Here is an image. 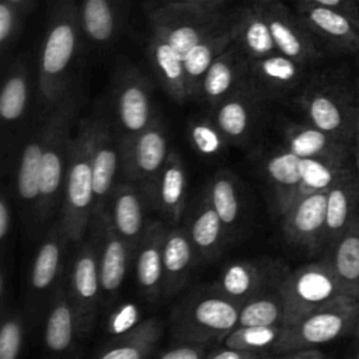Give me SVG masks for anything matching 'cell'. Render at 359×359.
Listing matches in <instances>:
<instances>
[{
  "instance_id": "cell-1",
  "label": "cell",
  "mask_w": 359,
  "mask_h": 359,
  "mask_svg": "<svg viewBox=\"0 0 359 359\" xmlns=\"http://www.w3.org/2000/svg\"><path fill=\"white\" fill-rule=\"evenodd\" d=\"M83 39L86 38L77 0H49L36 76L38 105L42 116L76 84L72 76Z\"/></svg>"
},
{
  "instance_id": "cell-2",
  "label": "cell",
  "mask_w": 359,
  "mask_h": 359,
  "mask_svg": "<svg viewBox=\"0 0 359 359\" xmlns=\"http://www.w3.org/2000/svg\"><path fill=\"white\" fill-rule=\"evenodd\" d=\"M84 104V97L77 84H74L62 100L43 115L46 135L45 149L41 165L39 196L34 215V224L31 234L36 236L43 224L52 217L57 202L60 201L62 185L74 135L79 122L80 111Z\"/></svg>"
},
{
  "instance_id": "cell-3",
  "label": "cell",
  "mask_w": 359,
  "mask_h": 359,
  "mask_svg": "<svg viewBox=\"0 0 359 359\" xmlns=\"http://www.w3.org/2000/svg\"><path fill=\"white\" fill-rule=\"evenodd\" d=\"M94 114L81 116L76 125L65 184L60 222L72 244H80L93 222V146Z\"/></svg>"
},
{
  "instance_id": "cell-4",
  "label": "cell",
  "mask_w": 359,
  "mask_h": 359,
  "mask_svg": "<svg viewBox=\"0 0 359 359\" xmlns=\"http://www.w3.org/2000/svg\"><path fill=\"white\" fill-rule=\"evenodd\" d=\"M241 306L215 286L198 287L184 296L171 310V341L220 344L238 324Z\"/></svg>"
},
{
  "instance_id": "cell-5",
  "label": "cell",
  "mask_w": 359,
  "mask_h": 359,
  "mask_svg": "<svg viewBox=\"0 0 359 359\" xmlns=\"http://www.w3.org/2000/svg\"><path fill=\"white\" fill-rule=\"evenodd\" d=\"M144 13L150 31L164 38L182 59L202 39L233 24V15L216 4L149 0Z\"/></svg>"
},
{
  "instance_id": "cell-6",
  "label": "cell",
  "mask_w": 359,
  "mask_h": 359,
  "mask_svg": "<svg viewBox=\"0 0 359 359\" xmlns=\"http://www.w3.org/2000/svg\"><path fill=\"white\" fill-rule=\"evenodd\" d=\"M294 101L311 125L349 143L359 100L344 76L335 72L313 74Z\"/></svg>"
},
{
  "instance_id": "cell-7",
  "label": "cell",
  "mask_w": 359,
  "mask_h": 359,
  "mask_svg": "<svg viewBox=\"0 0 359 359\" xmlns=\"http://www.w3.org/2000/svg\"><path fill=\"white\" fill-rule=\"evenodd\" d=\"M358 317L359 303L349 296L338 297L286 323L271 349V356L280 358L299 348L320 346L349 335Z\"/></svg>"
},
{
  "instance_id": "cell-8",
  "label": "cell",
  "mask_w": 359,
  "mask_h": 359,
  "mask_svg": "<svg viewBox=\"0 0 359 359\" xmlns=\"http://www.w3.org/2000/svg\"><path fill=\"white\" fill-rule=\"evenodd\" d=\"M121 167L128 181L139 185L144 198L154 206L160 174L170 154L164 125L158 116L126 139H119Z\"/></svg>"
},
{
  "instance_id": "cell-9",
  "label": "cell",
  "mask_w": 359,
  "mask_h": 359,
  "mask_svg": "<svg viewBox=\"0 0 359 359\" xmlns=\"http://www.w3.org/2000/svg\"><path fill=\"white\" fill-rule=\"evenodd\" d=\"M153 87L137 66L119 57L112 74L111 98L119 139L133 136L157 116L153 109Z\"/></svg>"
},
{
  "instance_id": "cell-10",
  "label": "cell",
  "mask_w": 359,
  "mask_h": 359,
  "mask_svg": "<svg viewBox=\"0 0 359 359\" xmlns=\"http://www.w3.org/2000/svg\"><path fill=\"white\" fill-rule=\"evenodd\" d=\"M279 292L286 307L285 324L338 297L348 296L325 258L289 271L279 285Z\"/></svg>"
},
{
  "instance_id": "cell-11",
  "label": "cell",
  "mask_w": 359,
  "mask_h": 359,
  "mask_svg": "<svg viewBox=\"0 0 359 359\" xmlns=\"http://www.w3.org/2000/svg\"><path fill=\"white\" fill-rule=\"evenodd\" d=\"M67 243H70L67 234L57 219L45 233L29 271L25 309L31 324L39 320L43 307L49 306L53 292L65 276Z\"/></svg>"
},
{
  "instance_id": "cell-12",
  "label": "cell",
  "mask_w": 359,
  "mask_h": 359,
  "mask_svg": "<svg viewBox=\"0 0 359 359\" xmlns=\"http://www.w3.org/2000/svg\"><path fill=\"white\" fill-rule=\"evenodd\" d=\"M67 290L76 316L79 337L87 338L94 330L102 297L98 250L94 237L81 244L77 251L67 278Z\"/></svg>"
},
{
  "instance_id": "cell-13",
  "label": "cell",
  "mask_w": 359,
  "mask_h": 359,
  "mask_svg": "<svg viewBox=\"0 0 359 359\" xmlns=\"http://www.w3.org/2000/svg\"><path fill=\"white\" fill-rule=\"evenodd\" d=\"M262 6L272 38L282 55L304 66H311L324 57V46L297 13L289 10L280 0L266 1Z\"/></svg>"
},
{
  "instance_id": "cell-14",
  "label": "cell",
  "mask_w": 359,
  "mask_h": 359,
  "mask_svg": "<svg viewBox=\"0 0 359 359\" xmlns=\"http://www.w3.org/2000/svg\"><path fill=\"white\" fill-rule=\"evenodd\" d=\"M327 194L318 191L304 195L282 212V231L290 245L307 252L324 248Z\"/></svg>"
},
{
  "instance_id": "cell-15",
  "label": "cell",
  "mask_w": 359,
  "mask_h": 359,
  "mask_svg": "<svg viewBox=\"0 0 359 359\" xmlns=\"http://www.w3.org/2000/svg\"><path fill=\"white\" fill-rule=\"evenodd\" d=\"M289 269L278 261H236L223 268L215 287L240 306L250 297L279 287Z\"/></svg>"
},
{
  "instance_id": "cell-16",
  "label": "cell",
  "mask_w": 359,
  "mask_h": 359,
  "mask_svg": "<svg viewBox=\"0 0 359 359\" xmlns=\"http://www.w3.org/2000/svg\"><path fill=\"white\" fill-rule=\"evenodd\" d=\"M307 67L282 53L250 60L248 88L262 101L279 100L307 81Z\"/></svg>"
},
{
  "instance_id": "cell-17",
  "label": "cell",
  "mask_w": 359,
  "mask_h": 359,
  "mask_svg": "<svg viewBox=\"0 0 359 359\" xmlns=\"http://www.w3.org/2000/svg\"><path fill=\"white\" fill-rule=\"evenodd\" d=\"M94 146H93V188L94 206L93 222L107 209L114 189L115 174L121 158L119 136L115 135L109 118L102 109L94 112ZM91 222V223H93Z\"/></svg>"
},
{
  "instance_id": "cell-18",
  "label": "cell",
  "mask_w": 359,
  "mask_h": 359,
  "mask_svg": "<svg viewBox=\"0 0 359 359\" xmlns=\"http://www.w3.org/2000/svg\"><path fill=\"white\" fill-rule=\"evenodd\" d=\"M90 230L97 241L102 296L111 300L122 286L132 252L126 241L116 233L107 210L91 223Z\"/></svg>"
},
{
  "instance_id": "cell-19",
  "label": "cell",
  "mask_w": 359,
  "mask_h": 359,
  "mask_svg": "<svg viewBox=\"0 0 359 359\" xmlns=\"http://www.w3.org/2000/svg\"><path fill=\"white\" fill-rule=\"evenodd\" d=\"M294 6L297 15L321 42L324 49L342 53L359 52V21L356 18L328 7Z\"/></svg>"
},
{
  "instance_id": "cell-20",
  "label": "cell",
  "mask_w": 359,
  "mask_h": 359,
  "mask_svg": "<svg viewBox=\"0 0 359 359\" xmlns=\"http://www.w3.org/2000/svg\"><path fill=\"white\" fill-rule=\"evenodd\" d=\"M250 59L233 42L206 72L198 98L210 108L220 104L227 97L248 87Z\"/></svg>"
},
{
  "instance_id": "cell-21",
  "label": "cell",
  "mask_w": 359,
  "mask_h": 359,
  "mask_svg": "<svg viewBox=\"0 0 359 359\" xmlns=\"http://www.w3.org/2000/svg\"><path fill=\"white\" fill-rule=\"evenodd\" d=\"M129 0H80L79 17L84 38L98 49H107L119 38Z\"/></svg>"
},
{
  "instance_id": "cell-22",
  "label": "cell",
  "mask_w": 359,
  "mask_h": 359,
  "mask_svg": "<svg viewBox=\"0 0 359 359\" xmlns=\"http://www.w3.org/2000/svg\"><path fill=\"white\" fill-rule=\"evenodd\" d=\"M167 230L163 222H150L133 254L137 286L149 302L163 297V247Z\"/></svg>"
},
{
  "instance_id": "cell-23",
  "label": "cell",
  "mask_w": 359,
  "mask_h": 359,
  "mask_svg": "<svg viewBox=\"0 0 359 359\" xmlns=\"http://www.w3.org/2000/svg\"><path fill=\"white\" fill-rule=\"evenodd\" d=\"M282 136L283 147L303 158L346 164L351 154L348 142L318 129L310 122L306 125L289 122L283 126Z\"/></svg>"
},
{
  "instance_id": "cell-24",
  "label": "cell",
  "mask_w": 359,
  "mask_h": 359,
  "mask_svg": "<svg viewBox=\"0 0 359 359\" xmlns=\"http://www.w3.org/2000/svg\"><path fill=\"white\" fill-rule=\"evenodd\" d=\"M144 195L137 184H116L108 201L107 212L116 233L126 241L132 255L144 233Z\"/></svg>"
},
{
  "instance_id": "cell-25",
  "label": "cell",
  "mask_w": 359,
  "mask_h": 359,
  "mask_svg": "<svg viewBox=\"0 0 359 359\" xmlns=\"http://www.w3.org/2000/svg\"><path fill=\"white\" fill-rule=\"evenodd\" d=\"M261 102L262 100L245 87L213 107L210 118L230 143H244L257 125Z\"/></svg>"
},
{
  "instance_id": "cell-26",
  "label": "cell",
  "mask_w": 359,
  "mask_h": 359,
  "mask_svg": "<svg viewBox=\"0 0 359 359\" xmlns=\"http://www.w3.org/2000/svg\"><path fill=\"white\" fill-rule=\"evenodd\" d=\"M45 121L34 129V132L27 139L24 149L20 156L18 170H17V194L20 205L25 213L28 231H32L34 215L39 196V178H41V165L42 156L45 149Z\"/></svg>"
},
{
  "instance_id": "cell-27",
  "label": "cell",
  "mask_w": 359,
  "mask_h": 359,
  "mask_svg": "<svg viewBox=\"0 0 359 359\" xmlns=\"http://www.w3.org/2000/svg\"><path fill=\"white\" fill-rule=\"evenodd\" d=\"M234 42L250 59H261L278 53L262 3L251 1L233 14ZM280 53V52H279Z\"/></svg>"
},
{
  "instance_id": "cell-28",
  "label": "cell",
  "mask_w": 359,
  "mask_h": 359,
  "mask_svg": "<svg viewBox=\"0 0 359 359\" xmlns=\"http://www.w3.org/2000/svg\"><path fill=\"white\" fill-rule=\"evenodd\" d=\"M304 158L280 147L262 161V174L272 189V208L278 215L294 201L297 185L303 178Z\"/></svg>"
},
{
  "instance_id": "cell-29",
  "label": "cell",
  "mask_w": 359,
  "mask_h": 359,
  "mask_svg": "<svg viewBox=\"0 0 359 359\" xmlns=\"http://www.w3.org/2000/svg\"><path fill=\"white\" fill-rule=\"evenodd\" d=\"M29 56L18 55L8 66L0 94V116L4 136H14L28 108Z\"/></svg>"
},
{
  "instance_id": "cell-30",
  "label": "cell",
  "mask_w": 359,
  "mask_h": 359,
  "mask_svg": "<svg viewBox=\"0 0 359 359\" xmlns=\"http://www.w3.org/2000/svg\"><path fill=\"white\" fill-rule=\"evenodd\" d=\"M196 258L187 229H168L163 247V297H172L184 289Z\"/></svg>"
},
{
  "instance_id": "cell-31",
  "label": "cell",
  "mask_w": 359,
  "mask_h": 359,
  "mask_svg": "<svg viewBox=\"0 0 359 359\" xmlns=\"http://www.w3.org/2000/svg\"><path fill=\"white\" fill-rule=\"evenodd\" d=\"M199 259H215L223 251L230 231L212 206L206 192L201 198L188 219L185 227Z\"/></svg>"
},
{
  "instance_id": "cell-32",
  "label": "cell",
  "mask_w": 359,
  "mask_h": 359,
  "mask_svg": "<svg viewBox=\"0 0 359 359\" xmlns=\"http://www.w3.org/2000/svg\"><path fill=\"white\" fill-rule=\"evenodd\" d=\"M163 332V321L158 317H150L102 344L97 351V358L142 359L156 355V348Z\"/></svg>"
},
{
  "instance_id": "cell-33",
  "label": "cell",
  "mask_w": 359,
  "mask_h": 359,
  "mask_svg": "<svg viewBox=\"0 0 359 359\" xmlns=\"http://www.w3.org/2000/svg\"><path fill=\"white\" fill-rule=\"evenodd\" d=\"M358 203L359 178L351 170L328 189L324 248H328L346 231L356 216Z\"/></svg>"
},
{
  "instance_id": "cell-34",
  "label": "cell",
  "mask_w": 359,
  "mask_h": 359,
  "mask_svg": "<svg viewBox=\"0 0 359 359\" xmlns=\"http://www.w3.org/2000/svg\"><path fill=\"white\" fill-rule=\"evenodd\" d=\"M76 337H79L76 316L67 290V278L63 276L48 306L43 344L53 353H65L73 349Z\"/></svg>"
},
{
  "instance_id": "cell-35",
  "label": "cell",
  "mask_w": 359,
  "mask_h": 359,
  "mask_svg": "<svg viewBox=\"0 0 359 359\" xmlns=\"http://www.w3.org/2000/svg\"><path fill=\"white\" fill-rule=\"evenodd\" d=\"M147 53L156 77L165 93L178 104L188 101L184 59L180 53L153 31H150Z\"/></svg>"
},
{
  "instance_id": "cell-36",
  "label": "cell",
  "mask_w": 359,
  "mask_h": 359,
  "mask_svg": "<svg viewBox=\"0 0 359 359\" xmlns=\"http://www.w3.org/2000/svg\"><path fill=\"white\" fill-rule=\"evenodd\" d=\"M325 259L332 266L345 293L359 303V216L328 248Z\"/></svg>"
},
{
  "instance_id": "cell-37",
  "label": "cell",
  "mask_w": 359,
  "mask_h": 359,
  "mask_svg": "<svg viewBox=\"0 0 359 359\" xmlns=\"http://www.w3.org/2000/svg\"><path fill=\"white\" fill-rule=\"evenodd\" d=\"M187 203V174L181 156L171 150L158 178L156 202L164 219L171 224H177L185 210Z\"/></svg>"
},
{
  "instance_id": "cell-38",
  "label": "cell",
  "mask_w": 359,
  "mask_h": 359,
  "mask_svg": "<svg viewBox=\"0 0 359 359\" xmlns=\"http://www.w3.org/2000/svg\"><path fill=\"white\" fill-rule=\"evenodd\" d=\"M234 42V29L233 24L224 29H220L199 43H196L185 56H184V69H185V83L188 97L198 98L202 80L212 66V63Z\"/></svg>"
},
{
  "instance_id": "cell-39",
  "label": "cell",
  "mask_w": 359,
  "mask_h": 359,
  "mask_svg": "<svg viewBox=\"0 0 359 359\" xmlns=\"http://www.w3.org/2000/svg\"><path fill=\"white\" fill-rule=\"evenodd\" d=\"M206 195L227 230L231 231L241 217V196L234 175L229 171L216 172L208 184Z\"/></svg>"
},
{
  "instance_id": "cell-40",
  "label": "cell",
  "mask_w": 359,
  "mask_h": 359,
  "mask_svg": "<svg viewBox=\"0 0 359 359\" xmlns=\"http://www.w3.org/2000/svg\"><path fill=\"white\" fill-rule=\"evenodd\" d=\"M286 320V307L279 287L264 290L241 304L237 325H280Z\"/></svg>"
},
{
  "instance_id": "cell-41",
  "label": "cell",
  "mask_w": 359,
  "mask_h": 359,
  "mask_svg": "<svg viewBox=\"0 0 359 359\" xmlns=\"http://www.w3.org/2000/svg\"><path fill=\"white\" fill-rule=\"evenodd\" d=\"M280 325H237L223 339L222 345L262 352L271 356V349L280 337Z\"/></svg>"
},
{
  "instance_id": "cell-42",
  "label": "cell",
  "mask_w": 359,
  "mask_h": 359,
  "mask_svg": "<svg viewBox=\"0 0 359 359\" xmlns=\"http://www.w3.org/2000/svg\"><path fill=\"white\" fill-rule=\"evenodd\" d=\"M188 139L196 153L208 158L223 154L230 143L210 115L192 119L188 123Z\"/></svg>"
},
{
  "instance_id": "cell-43",
  "label": "cell",
  "mask_w": 359,
  "mask_h": 359,
  "mask_svg": "<svg viewBox=\"0 0 359 359\" xmlns=\"http://www.w3.org/2000/svg\"><path fill=\"white\" fill-rule=\"evenodd\" d=\"M0 328V359H15L24 342L22 316L15 311H3Z\"/></svg>"
},
{
  "instance_id": "cell-44",
  "label": "cell",
  "mask_w": 359,
  "mask_h": 359,
  "mask_svg": "<svg viewBox=\"0 0 359 359\" xmlns=\"http://www.w3.org/2000/svg\"><path fill=\"white\" fill-rule=\"evenodd\" d=\"M24 15L8 1L0 0V50L6 59L18 41L22 29Z\"/></svg>"
},
{
  "instance_id": "cell-45",
  "label": "cell",
  "mask_w": 359,
  "mask_h": 359,
  "mask_svg": "<svg viewBox=\"0 0 359 359\" xmlns=\"http://www.w3.org/2000/svg\"><path fill=\"white\" fill-rule=\"evenodd\" d=\"M212 344L192 341H171V345L154 356L160 359H202L208 358Z\"/></svg>"
},
{
  "instance_id": "cell-46",
  "label": "cell",
  "mask_w": 359,
  "mask_h": 359,
  "mask_svg": "<svg viewBox=\"0 0 359 359\" xmlns=\"http://www.w3.org/2000/svg\"><path fill=\"white\" fill-rule=\"evenodd\" d=\"M261 358H266V355L262 352L230 348L222 344L213 345L208 355V359H261Z\"/></svg>"
},
{
  "instance_id": "cell-47",
  "label": "cell",
  "mask_w": 359,
  "mask_h": 359,
  "mask_svg": "<svg viewBox=\"0 0 359 359\" xmlns=\"http://www.w3.org/2000/svg\"><path fill=\"white\" fill-rule=\"evenodd\" d=\"M294 4L321 6L342 11L359 21V0H292Z\"/></svg>"
},
{
  "instance_id": "cell-48",
  "label": "cell",
  "mask_w": 359,
  "mask_h": 359,
  "mask_svg": "<svg viewBox=\"0 0 359 359\" xmlns=\"http://www.w3.org/2000/svg\"><path fill=\"white\" fill-rule=\"evenodd\" d=\"M11 231V206L7 192L4 191L0 198V240L3 250L7 247V237Z\"/></svg>"
},
{
  "instance_id": "cell-49",
  "label": "cell",
  "mask_w": 359,
  "mask_h": 359,
  "mask_svg": "<svg viewBox=\"0 0 359 359\" xmlns=\"http://www.w3.org/2000/svg\"><path fill=\"white\" fill-rule=\"evenodd\" d=\"M327 355L320 349V346H304L287 353H283L280 358L285 359H324Z\"/></svg>"
},
{
  "instance_id": "cell-50",
  "label": "cell",
  "mask_w": 359,
  "mask_h": 359,
  "mask_svg": "<svg viewBox=\"0 0 359 359\" xmlns=\"http://www.w3.org/2000/svg\"><path fill=\"white\" fill-rule=\"evenodd\" d=\"M349 147H351V154L353 156L356 175L359 178V104H358V109H356L353 125H352V130H351Z\"/></svg>"
},
{
  "instance_id": "cell-51",
  "label": "cell",
  "mask_w": 359,
  "mask_h": 359,
  "mask_svg": "<svg viewBox=\"0 0 359 359\" xmlns=\"http://www.w3.org/2000/svg\"><path fill=\"white\" fill-rule=\"evenodd\" d=\"M351 344L348 346V358H358L359 359V317L351 331Z\"/></svg>"
},
{
  "instance_id": "cell-52",
  "label": "cell",
  "mask_w": 359,
  "mask_h": 359,
  "mask_svg": "<svg viewBox=\"0 0 359 359\" xmlns=\"http://www.w3.org/2000/svg\"><path fill=\"white\" fill-rule=\"evenodd\" d=\"M8 1L13 7H15L24 17H27L32 8H35L36 0H6Z\"/></svg>"
},
{
  "instance_id": "cell-53",
  "label": "cell",
  "mask_w": 359,
  "mask_h": 359,
  "mask_svg": "<svg viewBox=\"0 0 359 359\" xmlns=\"http://www.w3.org/2000/svg\"><path fill=\"white\" fill-rule=\"evenodd\" d=\"M164 1H185V3H202V4L224 6L229 0H164Z\"/></svg>"
},
{
  "instance_id": "cell-54",
  "label": "cell",
  "mask_w": 359,
  "mask_h": 359,
  "mask_svg": "<svg viewBox=\"0 0 359 359\" xmlns=\"http://www.w3.org/2000/svg\"><path fill=\"white\" fill-rule=\"evenodd\" d=\"M251 1H258V3H266V1H273V0H251Z\"/></svg>"
}]
</instances>
